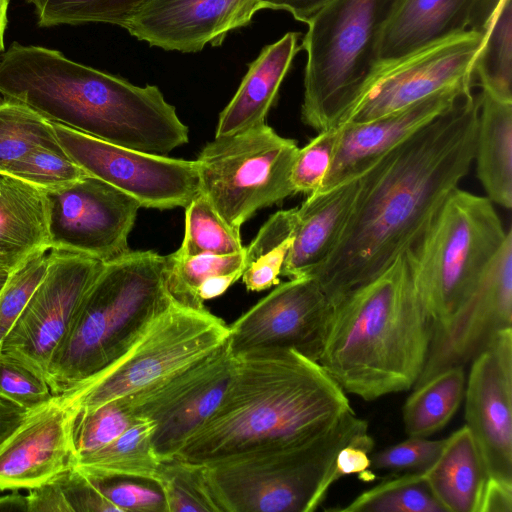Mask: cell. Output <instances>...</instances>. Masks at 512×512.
<instances>
[{"label":"cell","mask_w":512,"mask_h":512,"mask_svg":"<svg viewBox=\"0 0 512 512\" xmlns=\"http://www.w3.org/2000/svg\"><path fill=\"white\" fill-rule=\"evenodd\" d=\"M479 101V93L464 95L361 175L343 233L311 275L330 305L406 252L468 174L474 162Z\"/></svg>","instance_id":"6da1fadb"},{"label":"cell","mask_w":512,"mask_h":512,"mask_svg":"<svg viewBox=\"0 0 512 512\" xmlns=\"http://www.w3.org/2000/svg\"><path fill=\"white\" fill-rule=\"evenodd\" d=\"M353 409L324 368L292 349L235 356V368L215 412L174 457L207 464L233 455L310 441Z\"/></svg>","instance_id":"7a4b0ae2"},{"label":"cell","mask_w":512,"mask_h":512,"mask_svg":"<svg viewBox=\"0 0 512 512\" xmlns=\"http://www.w3.org/2000/svg\"><path fill=\"white\" fill-rule=\"evenodd\" d=\"M0 56L2 99L52 123L155 155H168L187 138V126L155 85H134L41 46L14 42Z\"/></svg>","instance_id":"3957f363"},{"label":"cell","mask_w":512,"mask_h":512,"mask_svg":"<svg viewBox=\"0 0 512 512\" xmlns=\"http://www.w3.org/2000/svg\"><path fill=\"white\" fill-rule=\"evenodd\" d=\"M432 333L404 252L331 305L318 363L346 394L373 401L414 387Z\"/></svg>","instance_id":"277c9868"},{"label":"cell","mask_w":512,"mask_h":512,"mask_svg":"<svg viewBox=\"0 0 512 512\" xmlns=\"http://www.w3.org/2000/svg\"><path fill=\"white\" fill-rule=\"evenodd\" d=\"M165 256L130 251L103 263L48 368L55 395L68 393L122 356L170 299Z\"/></svg>","instance_id":"5b68a950"},{"label":"cell","mask_w":512,"mask_h":512,"mask_svg":"<svg viewBox=\"0 0 512 512\" xmlns=\"http://www.w3.org/2000/svg\"><path fill=\"white\" fill-rule=\"evenodd\" d=\"M508 230L487 197L459 187L449 193L405 252L414 289L433 330L446 325L470 297Z\"/></svg>","instance_id":"8992f818"},{"label":"cell","mask_w":512,"mask_h":512,"mask_svg":"<svg viewBox=\"0 0 512 512\" xmlns=\"http://www.w3.org/2000/svg\"><path fill=\"white\" fill-rule=\"evenodd\" d=\"M400 0H332L308 23L302 122L338 126L377 68L381 32Z\"/></svg>","instance_id":"52a82bcc"},{"label":"cell","mask_w":512,"mask_h":512,"mask_svg":"<svg viewBox=\"0 0 512 512\" xmlns=\"http://www.w3.org/2000/svg\"><path fill=\"white\" fill-rule=\"evenodd\" d=\"M367 431L353 411L310 441L200 465L218 512H313L338 451Z\"/></svg>","instance_id":"ba28073f"},{"label":"cell","mask_w":512,"mask_h":512,"mask_svg":"<svg viewBox=\"0 0 512 512\" xmlns=\"http://www.w3.org/2000/svg\"><path fill=\"white\" fill-rule=\"evenodd\" d=\"M228 335V325L206 308L193 309L170 299L122 356L60 395L74 412L92 411L149 388L210 355L227 342Z\"/></svg>","instance_id":"9c48e42d"},{"label":"cell","mask_w":512,"mask_h":512,"mask_svg":"<svg viewBox=\"0 0 512 512\" xmlns=\"http://www.w3.org/2000/svg\"><path fill=\"white\" fill-rule=\"evenodd\" d=\"M297 142L266 123L215 137L195 160L200 193L234 229L256 211L294 195Z\"/></svg>","instance_id":"30bf717a"},{"label":"cell","mask_w":512,"mask_h":512,"mask_svg":"<svg viewBox=\"0 0 512 512\" xmlns=\"http://www.w3.org/2000/svg\"><path fill=\"white\" fill-rule=\"evenodd\" d=\"M485 34L456 33L380 62L339 125L375 120L447 89L474 87V62Z\"/></svg>","instance_id":"8fae6325"},{"label":"cell","mask_w":512,"mask_h":512,"mask_svg":"<svg viewBox=\"0 0 512 512\" xmlns=\"http://www.w3.org/2000/svg\"><path fill=\"white\" fill-rule=\"evenodd\" d=\"M59 144L87 174L159 210L186 207L200 193L195 161L145 153L53 123Z\"/></svg>","instance_id":"7c38bea8"},{"label":"cell","mask_w":512,"mask_h":512,"mask_svg":"<svg viewBox=\"0 0 512 512\" xmlns=\"http://www.w3.org/2000/svg\"><path fill=\"white\" fill-rule=\"evenodd\" d=\"M235 368L226 342L165 380L122 399L133 418L155 423L152 445L160 460L175 456L218 408Z\"/></svg>","instance_id":"4fadbf2b"},{"label":"cell","mask_w":512,"mask_h":512,"mask_svg":"<svg viewBox=\"0 0 512 512\" xmlns=\"http://www.w3.org/2000/svg\"><path fill=\"white\" fill-rule=\"evenodd\" d=\"M50 250L80 254L106 263L131 250L128 236L140 204L90 175L45 190Z\"/></svg>","instance_id":"5bb4252c"},{"label":"cell","mask_w":512,"mask_h":512,"mask_svg":"<svg viewBox=\"0 0 512 512\" xmlns=\"http://www.w3.org/2000/svg\"><path fill=\"white\" fill-rule=\"evenodd\" d=\"M102 266V262L87 256L50 250L46 273L0 351L46 378L81 301Z\"/></svg>","instance_id":"9a60e30c"},{"label":"cell","mask_w":512,"mask_h":512,"mask_svg":"<svg viewBox=\"0 0 512 512\" xmlns=\"http://www.w3.org/2000/svg\"><path fill=\"white\" fill-rule=\"evenodd\" d=\"M330 309L315 277L289 279L228 326V347L234 356L292 349L318 362Z\"/></svg>","instance_id":"2e32d148"},{"label":"cell","mask_w":512,"mask_h":512,"mask_svg":"<svg viewBox=\"0 0 512 512\" xmlns=\"http://www.w3.org/2000/svg\"><path fill=\"white\" fill-rule=\"evenodd\" d=\"M512 327V230L463 306L433 330L426 363L414 387L472 360L498 331ZM413 387V388H414Z\"/></svg>","instance_id":"e0dca14e"},{"label":"cell","mask_w":512,"mask_h":512,"mask_svg":"<svg viewBox=\"0 0 512 512\" xmlns=\"http://www.w3.org/2000/svg\"><path fill=\"white\" fill-rule=\"evenodd\" d=\"M465 421L489 477L512 483V327L496 332L472 359Z\"/></svg>","instance_id":"ac0fdd59"},{"label":"cell","mask_w":512,"mask_h":512,"mask_svg":"<svg viewBox=\"0 0 512 512\" xmlns=\"http://www.w3.org/2000/svg\"><path fill=\"white\" fill-rule=\"evenodd\" d=\"M73 418L63 395L23 411L0 435V491L30 490L74 467Z\"/></svg>","instance_id":"d6986e66"},{"label":"cell","mask_w":512,"mask_h":512,"mask_svg":"<svg viewBox=\"0 0 512 512\" xmlns=\"http://www.w3.org/2000/svg\"><path fill=\"white\" fill-rule=\"evenodd\" d=\"M259 0H142L125 29L167 51L195 53L220 46L232 30L248 25Z\"/></svg>","instance_id":"ffe728a7"},{"label":"cell","mask_w":512,"mask_h":512,"mask_svg":"<svg viewBox=\"0 0 512 512\" xmlns=\"http://www.w3.org/2000/svg\"><path fill=\"white\" fill-rule=\"evenodd\" d=\"M472 90L473 87L447 89L375 120L338 125L341 127L340 140L318 191L359 177L380 157L451 109Z\"/></svg>","instance_id":"44dd1931"},{"label":"cell","mask_w":512,"mask_h":512,"mask_svg":"<svg viewBox=\"0 0 512 512\" xmlns=\"http://www.w3.org/2000/svg\"><path fill=\"white\" fill-rule=\"evenodd\" d=\"M499 1L400 0L381 32L379 63L456 33L486 31Z\"/></svg>","instance_id":"7402d4cb"},{"label":"cell","mask_w":512,"mask_h":512,"mask_svg":"<svg viewBox=\"0 0 512 512\" xmlns=\"http://www.w3.org/2000/svg\"><path fill=\"white\" fill-rule=\"evenodd\" d=\"M360 177L310 194L296 207L293 240L281 276H311L330 256L351 215Z\"/></svg>","instance_id":"603a6c76"},{"label":"cell","mask_w":512,"mask_h":512,"mask_svg":"<svg viewBox=\"0 0 512 512\" xmlns=\"http://www.w3.org/2000/svg\"><path fill=\"white\" fill-rule=\"evenodd\" d=\"M50 249L45 190L0 174V274H10L34 254Z\"/></svg>","instance_id":"cb8c5ba5"},{"label":"cell","mask_w":512,"mask_h":512,"mask_svg":"<svg viewBox=\"0 0 512 512\" xmlns=\"http://www.w3.org/2000/svg\"><path fill=\"white\" fill-rule=\"evenodd\" d=\"M299 34L287 32L265 46L249 64L239 88L219 115L215 137L231 135L265 123L280 85L301 49Z\"/></svg>","instance_id":"d4e9b609"},{"label":"cell","mask_w":512,"mask_h":512,"mask_svg":"<svg viewBox=\"0 0 512 512\" xmlns=\"http://www.w3.org/2000/svg\"><path fill=\"white\" fill-rule=\"evenodd\" d=\"M421 472L446 512H479L489 473L466 425L445 439L435 461Z\"/></svg>","instance_id":"484cf974"},{"label":"cell","mask_w":512,"mask_h":512,"mask_svg":"<svg viewBox=\"0 0 512 512\" xmlns=\"http://www.w3.org/2000/svg\"><path fill=\"white\" fill-rule=\"evenodd\" d=\"M474 160L486 197L512 207V102L479 93Z\"/></svg>","instance_id":"4316f807"},{"label":"cell","mask_w":512,"mask_h":512,"mask_svg":"<svg viewBox=\"0 0 512 512\" xmlns=\"http://www.w3.org/2000/svg\"><path fill=\"white\" fill-rule=\"evenodd\" d=\"M245 250L232 255L165 256L164 285L168 297L183 306L205 309L204 302L222 295L241 278Z\"/></svg>","instance_id":"83f0119b"},{"label":"cell","mask_w":512,"mask_h":512,"mask_svg":"<svg viewBox=\"0 0 512 512\" xmlns=\"http://www.w3.org/2000/svg\"><path fill=\"white\" fill-rule=\"evenodd\" d=\"M155 423L134 418L115 440L77 459L75 467L89 477H130L155 481L161 460L152 436Z\"/></svg>","instance_id":"f1b7e54d"},{"label":"cell","mask_w":512,"mask_h":512,"mask_svg":"<svg viewBox=\"0 0 512 512\" xmlns=\"http://www.w3.org/2000/svg\"><path fill=\"white\" fill-rule=\"evenodd\" d=\"M465 386L464 368L457 365L414 387L402 409L407 435L429 437L443 429L460 407Z\"/></svg>","instance_id":"f546056e"},{"label":"cell","mask_w":512,"mask_h":512,"mask_svg":"<svg viewBox=\"0 0 512 512\" xmlns=\"http://www.w3.org/2000/svg\"><path fill=\"white\" fill-rule=\"evenodd\" d=\"M295 223L296 208L280 210L270 216L251 244L245 247L241 278L247 290L262 291L280 283Z\"/></svg>","instance_id":"4dcf8cb0"},{"label":"cell","mask_w":512,"mask_h":512,"mask_svg":"<svg viewBox=\"0 0 512 512\" xmlns=\"http://www.w3.org/2000/svg\"><path fill=\"white\" fill-rule=\"evenodd\" d=\"M473 76L481 91L512 102V0L499 1L475 59Z\"/></svg>","instance_id":"1f68e13d"},{"label":"cell","mask_w":512,"mask_h":512,"mask_svg":"<svg viewBox=\"0 0 512 512\" xmlns=\"http://www.w3.org/2000/svg\"><path fill=\"white\" fill-rule=\"evenodd\" d=\"M59 146L52 122L22 103L0 99V174L34 149Z\"/></svg>","instance_id":"d6a6232c"},{"label":"cell","mask_w":512,"mask_h":512,"mask_svg":"<svg viewBox=\"0 0 512 512\" xmlns=\"http://www.w3.org/2000/svg\"><path fill=\"white\" fill-rule=\"evenodd\" d=\"M340 512H446L421 471L385 480L360 493Z\"/></svg>","instance_id":"836d02e7"},{"label":"cell","mask_w":512,"mask_h":512,"mask_svg":"<svg viewBox=\"0 0 512 512\" xmlns=\"http://www.w3.org/2000/svg\"><path fill=\"white\" fill-rule=\"evenodd\" d=\"M185 209V234L181 247L175 252L177 255L223 256L245 250L240 230L231 227L203 194L194 197Z\"/></svg>","instance_id":"e575fe53"},{"label":"cell","mask_w":512,"mask_h":512,"mask_svg":"<svg viewBox=\"0 0 512 512\" xmlns=\"http://www.w3.org/2000/svg\"><path fill=\"white\" fill-rule=\"evenodd\" d=\"M35 8L38 25L107 23L125 27L142 0H27Z\"/></svg>","instance_id":"d590c367"},{"label":"cell","mask_w":512,"mask_h":512,"mask_svg":"<svg viewBox=\"0 0 512 512\" xmlns=\"http://www.w3.org/2000/svg\"><path fill=\"white\" fill-rule=\"evenodd\" d=\"M155 482L165 496L167 512H218L200 464L177 457L161 460Z\"/></svg>","instance_id":"8d00e7d4"},{"label":"cell","mask_w":512,"mask_h":512,"mask_svg":"<svg viewBox=\"0 0 512 512\" xmlns=\"http://www.w3.org/2000/svg\"><path fill=\"white\" fill-rule=\"evenodd\" d=\"M122 399L88 412H74L72 441L77 459L115 440L133 421Z\"/></svg>","instance_id":"74e56055"},{"label":"cell","mask_w":512,"mask_h":512,"mask_svg":"<svg viewBox=\"0 0 512 512\" xmlns=\"http://www.w3.org/2000/svg\"><path fill=\"white\" fill-rule=\"evenodd\" d=\"M43 190L70 184L86 173L59 147H40L28 153L7 173Z\"/></svg>","instance_id":"f35d334b"},{"label":"cell","mask_w":512,"mask_h":512,"mask_svg":"<svg viewBox=\"0 0 512 512\" xmlns=\"http://www.w3.org/2000/svg\"><path fill=\"white\" fill-rule=\"evenodd\" d=\"M49 250L31 256L8 277L0 291V348L24 310L33 292L43 279L48 263Z\"/></svg>","instance_id":"ab89813d"},{"label":"cell","mask_w":512,"mask_h":512,"mask_svg":"<svg viewBox=\"0 0 512 512\" xmlns=\"http://www.w3.org/2000/svg\"><path fill=\"white\" fill-rule=\"evenodd\" d=\"M341 127L335 126L318 132L304 147L299 148L292 172L291 183L294 194L307 196L317 192L332 164Z\"/></svg>","instance_id":"60d3db41"},{"label":"cell","mask_w":512,"mask_h":512,"mask_svg":"<svg viewBox=\"0 0 512 512\" xmlns=\"http://www.w3.org/2000/svg\"><path fill=\"white\" fill-rule=\"evenodd\" d=\"M55 394L44 376L20 360L0 351V398L25 411Z\"/></svg>","instance_id":"b9f144b4"},{"label":"cell","mask_w":512,"mask_h":512,"mask_svg":"<svg viewBox=\"0 0 512 512\" xmlns=\"http://www.w3.org/2000/svg\"><path fill=\"white\" fill-rule=\"evenodd\" d=\"M87 477L119 512H167L165 496L153 480Z\"/></svg>","instance_id":"7bdbcfd3"},{"label":"cell","mask_w":512,"mask_h":512,"mask_svg":"<svg viewBox=\"0 0 512 512\" xmlns=\"http://www.w3.org/2000/svg\"><path fill=\"white\" fill-rule=\"evenodd\" d=\"M445 439L412 437L370 456L372 469L421 471L429 467L443 448Z\"/></svg>","instance_id":"ee69618b"},{"label":"cell","mask_w":512,"mask_h":512,"mask_svg":"<svg viewBox=\"0 0 512 512\" xmlns=\"http://www.w3.org/2000/svg\"><path fill=\"white\" fill-rule=\"evenodd\" d=\"M374 445V440L367 431L338 451L319 487L318 506L326 498L329 488L344 476L357 474L364 481H371L375 478V475L369 470L371 468L370 453L374 449Z\"/></svg>","instance_id":"f6af8a7d"},{"label":"cell","mask_w":512,"mask_h":512,"mask_svg":"<svg viewBox=\"0 0 512 512\" xmlns=\"http://www.w3.org/2000/svg\"><path fill=\"white\" fill-rule=\"evenodd\" d=\"M67 512H119L77 467L57 476Z\"/></svg>","instance_id":"bcb514c9"},{"label":"cell","mask_w":512,"mask_h":512,"mask_svg":"<svg viewBox=\"0 0 512 512\" xmlns=\"http://www.w3.org/2000/svg\"><path fill=\"white\" fill-rule=\"evenodd\" d=\"M332 0H259L258 9L285 10L295 20L308 23Z\"/></svg>","instance_id":"7dc6e473"},{"label":"cell","mask_w":512,"mask_h":512,"mask_svg":"<svg viewBox=\"0 0 512 512\" xmlns=\"http://www.w3.org/2000/svg\"><path fill=\"white\" fill-rule=\"evenodd\" d=\"M479 512H512V483L489 477Z\"/></svg>","instance_id":"c3c4849f"},{"label":"cell","mask_w":512,"mask_h":512,"mask_svg":"<svg viewBox=\"0 0 512 512\" xmlns=\"http://www.w3.org/2000/svg\"><path fill=\"white\" fill-rule=\"evenodd\" d=\"M0 511L27 512L26 496H22L14 490L11 494L0 497Z\"/></svg>","instance_id":"681fc988"},{"label":"cell","mask_w":512,"mask_h":512,"mask_svg":"<svg viewBox=\"0 0 512 512\" xmlns=\"http://www.w3.org/2000/svg\"><path fill=\"white\" fill-rule=\"evenodd\" d=\"M9 0H0V54L4 50V33L7 25Z\"/></svg>","instance_id":"f907efd6"},{"label":"cell","mask_w":512,"mask_h":512,"mask_svg":"<svg viewBox=\"0 0 512 512\" xmlns=\"http://www.w3.org/2000/svg\"><path fill=\"white\" fill-rule=\"evenodd\" d=\"M10 274H0V291L3 288V286L5 285Z\"/></svg>","instance_id":"816d5d0a"}]
</instances>
